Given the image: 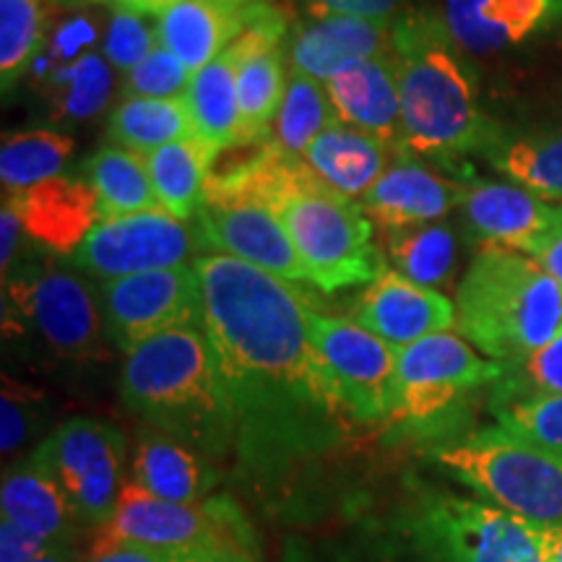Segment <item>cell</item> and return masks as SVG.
Here are the masks:
<instances>
[{"mask_svg": "<svg viewBox=\"0 0 562 562\" xmlns=\"http://www.w3.org/2000/svg\"><path fill=\"white\" fill-rule=\"evenodd\" d=\"M110 91V70L97 55H83L70 68V89L63 100L68 115L83 117L102 108Z\"/></svg>", "mask_w": 562, "mask_h": 562, "instance_id": "60d3db41", "label": "cell"}, {"mask_svg": "<svg viewBox=\"0 0 562 562\" xmlns=\"http://www.w3.org/2000/svg\"><path fill=\"white\" fill-rule=\"evenodd\" d=\"M463 222L484 248H505L531 256L562 216V203H550L513 182H472L463 201Z\"/></svg>", "mask_w": 562, "mask_h": 562, "instance_id": "d6986e66", "label": "cell"}, {"mask_svg": "<svg viewBox=\"0 0 562 562\" xmlns=\"http://www.w3.org/2000/svg\"><path fill=\"white\" fill-rule=\"evenodd\" d=\"M469 188L472 182H459L414 159L409 149H396L381 180L357 203L372 222L385 229H402L442 220L448 211L463 206Z\"/></svg>", "mask_w": 562, "mask_h": 562, "instance_id": "2e32d148", "label": "cell"}, {"mask_svg": "<svg viewBox=\"0 0 562 562\" xmlns=\"http://www.w3.org/2000/svg\"><path fill=\"white\" fill-rule=\"evenodd\" d=\"M159 206L178 220L193 222L206 195V180L214 157L199 140H175L144 154Z\"/></svg>", "mask_w": 562, "mask_h": 562, "instance_id": "f546056e", "label": "cell"}, {"mask_svg": "<svg viewBox=\"0 0 562 562\" xmlns=\"http://www.w3.org/2000/svg\"><path fill=\"white\" fill-rule=\"evenodd\" d=\"M182 562H258L256 542H222L182 554Z\"/></svg>", "mask_w": 562, "mask_h": 562, "instance_id": "f6af8a7d", "label": "cell"}, {"mask_svg": "<svg viewBox=\"0 0 562 562\" xmlns=\"http://www.w3.org/2000/svg\"><path fill=\"white\" fill-rule=\"evenodd\" d=\"M432 456L490 505L544 529H562V456L503 427L435 448Z\"/></svg>", "mask_w": 562, "mask_h": 562, "instance_id": "5b68a950", "label": "cell"}, {"mask_svg": "<svg viewBox=\"0 0 562 562\" xmlns=\"http://www.w3.org/2000/svg\"><path fill=\"white\" fill-rule=\"evenodd\" d=\"M203 245L284 281H305L290 232L271 206L248 199L206 195L195 214Z\"/></svg>", "mask_w": 562, "mask_h": 562, "instance_id": "9a60e30c", "label": "cell"}, {"mask_svg": "<svg viewBox=\"0 0 562 562\" xmlns=\"http://www.w3.org/2000/svg\"><path fill=\"white\" fill-rule=\"evenodd\" d=\"M323 11L357 19H391L404 0H315Z\"/></svg>", "mask_w": 562, "mask_h": 562, "instance_id": "7bdbcfd3", "label": "cell"}, {"mask_svg": "<svg viewBox=\"0 0 562 562\" xmlns=\"http://www.w3.org/2000/svg\"><path fill=\"white\" fill-rule=\"evenodd\" d=\"M339 123V112L328 97L326 83L290 68V81H286L284 102H281L277 123H273L271 144L292 157H305L307 146L323 131Z\"/></svg>", "mask_w": 562, "mask_h": 562, "instance_id": "d6a6232c", "label": "cell"}, {"mask_svg": "<svg viewBox=\"0 0 562 562\" xmlns=\"http://www.w3.org/2000/svg\"><path fill=\"white\" fill-rule=\"evenodd\" d=\"M307 334L339 385L355 422H383L393 409L398 349L355 321L307 311Z\"/></svg>", "mask_w": 562, "mask_h": 562, "instance_id": "5bb4252c", "label": "cell"}, {"mask_svg": "<svg viewBox=\"0 0 562 562\" xmlns=\"http://www.w3.org/2000/svg\"><path fill=\"white\" fill-rule=\"evenodd\" d=\"M209 256L199 224L167 211L102 220L68 256V266L97 281H115L146 271L175 269Z\"/></svg>", "mask_w": 562, "mask_h": 562, "instance_id": "7c38bea8", "label": "cell"}, {"mask_svg": "<svg viewBox=\"0 0 562 562\" xmlns=\"http://www.w3.org/2000/svg\"><path fill=\"white\" fill-rule=\"evenodd\" d=\"M53 0H0V81L11 91L47 40Z\"/></svg>", "mask_w": 562, "mask_h": 562, "instance_id": "e575fe53", "label": "cell"}, {"mask_svg": "<svg viewBox=\"0 0 562 562\" xmlns=\"http://www.w3.org/2000/svg\"><path fill=\"white\" fill-rule=\"evenodd\" d=\"M277 214L290 232L305 281L323 292L372 284L389 269L372 237L370 216L326 182L290 195Z\"/></svg>", "mask_w": 562, "mask_h": 562, "instance_id": "8992f818", "label": "cell"}, {"mask_svg": "<svg viewBox=\"0 0 562 562\" xmlns=\"http://www.w3.org/2000/svg\"><path fill=\"white\" fill-rule=\"evenodd\" d=\"M74 138L58 131H21L9 133L0 146V180L3 193L24 191L37 182L60 178L70 154Z\"/></svg>", "mask_w": 562, "mask_h": 562, "instance_id": "836d02e7", "label": "cell"}, {"mask_svg": "<svg viewBox=\"0 0 562 562\" xmlns=\"http://www.w3.org/2000/svg\"><path fill=\"white\" fill-rule=\"evenodd\" d=\"M102 544L188 554L222 542H252L240 510L229 501L209 497L203 503H172L151 495L136 482H125L112 521L100 529Z\"/></svg>", "mask_w": 562, "mask_h": 562, "instance_id": "8fae6325", "label": "cell"}, {"mask_svg": "<svg viewBox=\"0 0 562 562\" xmlns=\"http://www.w3.org/2000/svg\"><path fill=\"white\" fill-rule=\"evenodd\" d=\"M81 3H100V5H110L112 11H128V13H138V16L159 19L170 9H175L180 0H81Z\"/></svg>", "mask_w": 562, "mask_h": 562, "instance_id": "c3c4849f", "label": "cell"}, {"mask_svg": "<svg viewBox=\"0 0 562 562\" xmlns=\"http://www.w3.org/2000/svg\"><path fill=\"white\" fill-rule=\"evenodd\" d=\"M237 66H240V47L229 45L216 55L209 66L193 74L188 83L186 100L195 140L211 157L222 151L237 149L240 144V104H237Z\"/></svg>", "mask_w": 562, "mask_h": 562, "instance_id": "484cf974", "label": "cell"}, {"mask_svg": "<svg viewBox=\"0 0 562 562\" xmlns=\"http://www.w3.org/2000/svg\"><path fill=\"white\" fill-rule=\"evenodd\" d=\"M492 414L505 432L562 456V393L492 398Z\"/></svg>", "mask_w": 562, "mask_h": 562, "instance_id": "d590c367", "label": "cell"}, {"mask_svg": "<svg viewBox=\"0 0 562 562\" xmlns=\"http://www.w3.org/2000/svg\"><path fill=\"white\" fill-rule=\"evenodd\" d=\"M484 154L513 186H521L544 201L562 203V131H531L513 136L497 133Z\"/></svg>", "mask_w": 562, "mask_h": 562, "instance_id": "83f0119b", "label": "cell"}, {"mask_svg": "<svg viewBox=\"0 0 562 562\" xmlns=\"http://www.w3.org/2000/svg\"><path fill=\"white\" fill-rule=\"evenodd\" d=\"M391 50L398 58L404 149L435 159L487 151L497 131L482 110L472 63L442 13L412 9L398 16Z\"/></svg>", "mask_w": 562, "mask_h": 562, "instance_id": "7a4b0ae2", "label": "cell"}, {"mask_svg": "<svg viewBox=\"0 0 562 562\" xmlns=\"http://www.w3.org/2000/svg\"><path fill=\"white\" fill-rule=\"evenodd\" d=\"M21 232H24V227H21L16 211L3 201V209H0V269H3V279L9 277L13 258H16Z\"/></svg>", "mask_w": 562, "mask_h": 562, "instance_id": "7dc6e473", "label": "cell"}, {"mask_svg": "<svg viewBox=\"0 0 562 562\" xmlns=\"http://www.w3.org/2000/svg\"><path fill=\"white\" fill-rule=\"evenodd\" d=\"M547 562H562V529H550V537H547Z\"/></svg>", "mask_w": 562, "mask_h": 562, "instance_id": "681fc988", "label": "cell"}, {"mask_svg": "<svg viewBox=\"0 0 562 562\" xmlns=\"http://www.w3.org/2000/svg\"><path fill=\"white\" fill-rule=\"evenodd\" d=\"M414 533L435 562H547L550 529L490 503L435 497L422 508Z\"/></svg>", "mask_w": 562, "mask_h": 562, "instance_id": "ba28073f", "label": "cell"}, {"mask_svg": "<svg viewBox=\"0 0 562 562\" xmlns=\"http://www.w3.org/2000/svg\"><path fill=\"white\" fill-rule=\"evenodd\" d=\"M191 79L193 74L186 68V63L175 58L159 42L131 74H125V97L178 100V97H186Z\"/></svg>", "mask_w": 562, "mask_h": 562, "instance_id": "74e56055", "label": "cell"}, {"mask_svg": "<svg viewBox=\"0 0 562 562\" xmlns=\"http://www.w3.org/2000/svg\"><path fill=\"white\" fill-rule=\"evenodd\" d=\"M100 307L110 347L131 355L178 328H203V290L195 266L104 281Z\"/></svg>", "mask_w": 562, "mask_h": 562, "instance_id": "4fadbf2b", "label": "cell"}, {"mask_svg": "<svg viewBox=\"0 0 562 562\" xmlns=\"http://www.w3.org/2000/svg\"><path fill=\"white\" fill-rule=\"evenodd\" d=\"M121 396L154 430L201 453L235 446L214 351L203 328H178L125 355Z\"/></svg>", "mask_w": 562, "mask_h": 562, "instance_id": "3957f363", "label": "cell"}, {"mask_svg": "<svg viewBox=\"0 0 562 562\" xmlns=\"http://www.w3.org/2000/svg\"><path fill=\"white\" fill-rule=\"evenodd\" d=\"M456 328L490 360L518 364L562 331V286L524 252L482 248L456 292Z\"/></svg>", "mask_w": 562, "mask_h": 562, "instance_id": "277c9868", "label": "cell"}, {"mask_svg": "<svg viewBox=\"0 0 562 562\" xmlns=\"http://www.w3.org/2000/svg\"><path fill=\"white\" fill-rule=\"evenodd\" d=\"M273 0H180L157 19L161 45L199 74L245 32L277 13Z\"/></svg>", "mask_w": 562, "mask_h": 562, "instance_id": "e0dca14e", "label": "cell"}, {"mask_svg": "<svg viewBox=\"0 0 562 562\" xmlns=\"http://www.w3.org/2000/svg\"><path fill=\"white\" fill-rule=\"evenodd\" d=\"M529 258H533L562 286V216L542 237V243L531 250Z\"/></svg>", "mask_w": 562, "mask_h": 562, "instance_id": "bcb514c9", "label": "cell"}, {"mask_svg": "<svg viewBox=\"0 0 562 562\" xmlns=\"http://www.w3.org/2000/svg\"><path fill=\"white\" fill-rule=\"evenodd\" d=\"M40 402V393L3 378V396H0V451L3 456L16 453L37 432Z\"/></svg>", "mask_w": 562, "mask_h": 562, "instance_id": "ab89813d", "label": "cell"}, {"mask_svg": "<svg viewBox=\"0 0 562 562\" xmlns=\"http://www.w3.org/2000/svg\"><path fill=\"white\" fill-rule=\"evenodd\" d=\"M349 321L389 341L391 347L402 349L425 336L451 331L456 326V302L414 284L398 271L385 269L381 279L368 284L357 300Z\"/></svg>", "mask_w": 562, "mask_h": 562, "instance_id": "ac0fdd59", "label": "cell"}, {"mask_svg": "<svg viewBox=\"0 0 562 562\" xmlns=\"http://www.w3.org/2000/svg\"><path fill=\"white\" fill-rule=\"evenodd\" d=\"M0 510L5 521L60 544H74L79 529L66 492L34 456L5 472L0 487Z\"/></svg>", "mask_w": 562, "mask_h": 562, "instance_id": "d4e9b609", "label": "cell"}, {"mask_svg": "<svg viewBox=\"0 0 562 562\" xmlns=\"http://www.w3.org/2000/svg\"><path fill=\"white\" fill-rule=\"evenodd\" d=\"M508 364L490 360L461 334L440 331L402 347L396 355L393 422L425 425L459 406L469 393L497 383Z\"/></svg>", "mask_w": 562, "mask_h": 562, "instance_id": "9c48e42d", "label": "cell"}, {"mask_svg": "<svg viewBox=\"0 0 562 562\" xmlns=\"http://www.w3.org/2000/svg\"><path fill=\"white\" fill-rule=\"evenodd\" d=\"M131 482L144 487L161 501L203 503L220 482L206 453L172 435L146 427L136 442L131 463Z\"/></svg>", "mask_w": 562, "mask_h": 562, "instance_id": "cb8c5ba5", "label": "cell"}, {"mask_svg": "<svg viewBox=\"0 0 562 562\" xmlns=\"http://www.w3.org/2000/svg\"><path fill=\"white\" fill-rule=\"evenodd\" d=\"M108 138L121 149L149 154L175 140H195L191 112L182 97L178 100H151V97H125L112 110Z\"/></svg>", "mask_w": 562, "mask_h": 562, "instance_id": "4dcf8cb0", "label": "cell"}, {"mask_svg": "<svg viewBox=\"0 0 562 562\" xmlns=\"http://www.w3.org/2000/svg\"><path fill=\"white\" fill-rule=\"evenodd\" d=\"M385 232H389L385 250L393 271L427 290H435L451 279L459 261V240L448 224L427 222Z\"/></svg>", "mask_w": 562, "mask_h": 562, "instance_id": "1f68e13d", "label": "cell"}, {"mask_svg": "<svg viewBox=\"0 0 562 562\" xmlns=\"http://www.w3.org/2000/svg\"><path fill=\"white\" fill-rule=\"evenodd\" d=\"M83 172H87L83 180L97 193L102 220L161 211L144 154L121 149V146H102L87 159Z\"/></svg>", "mask_w": 562, "mask_h": 562, "instance_id": "f1b7e54d", "label": "cell"}, {"mask_svg": "<svg viewBox=\"0 0 562 562\" xmlns=\"http://www.w3.org/2000/svg\"><path fill=\"white\" fill-rule=\"evenodd\" d=\"M497 383L501 385L495 389V398L562 393V331L529 360L508 364V370Z\"/></svg>", "mask_w": 562, "mask_h": 562, "instance_id": "8d00e7d4", "label": "cell"}, {"mask_svg": "<svg viewBox=\"0 0 562 562\" xmlns=\"http://www.w3.org/2000/svg\"><path fill=\"white\" fill-rule=\"evenodd\" d=\"M193 266L240 459L266 472L336 446L355 417L313 347L297 286L220 252Z\"/></svg>", "mask_w": 562, "mask_h": 562, "instance_id": "6da1fadb", "label": "cell"}, {"mask_svg": "<svg viewBox=\"0 0 562 562\" xmlns=\"http://www.w3.org/2000/svg\"><path fill=\"white\" fill-rule=\"evenodd\" d=\"M74 544H60L53 539H42L37 533L21 529L11 521H0V562H30L45 554L68 550Z\"/></svg>", "mask_w": 562, "mask_h": 562, "instance_id": "b9f144b4", "label": "cell"}, {"mask_svg": "<svg viewBox=\"0 0 562 562\" xmlns=\"http://www.w3.org/2000/svg\"><path fill=\"white\" fill-rule=\"evenodd\" d=\"M3 201L16 211L32 243L60 256H70L102 222L97 193L81 178L60 175L24 191L3 193Z\"/></svg>", "mask_w": 562, "mask_h": 562, "instance_id": "7402d4cb", "label": "cell"}, {"mask_svg": "<svg viewBox=\"0 0 562 562\" xmlns=\"http://www.w3.org/2000/svg\"><path fill=\"white\" fill-rule=\"evenodd\" d=\"M442 19L467 55H492L562 24V0H446Z\"/></svg>", "mask_w": 562, "mask_h": 562, "instance_id": "44dd1931", "label": "cell"}, {"mask_svg": "<svg viewBox=\"0 0 562 562\" xmlns=\"http://www.w3.org/2000/svg\"><path fill=\"white\" fill-rule=\"evenodd\" d=\"M326 89L344 125L404 149L402 83L393 50L349 63L326 81Z\"/></svg>", "mask_w": 562, "mask_h": 562, "instance_id": "603a6c76", "label": "cell"}, {"mask_svg": "<svg viewBox=\"0 0 562 562\" xmlns=\"http://www.w3.org/2000/svg\"><path fill=\"white\" fill-rule=\"evenodd\" d=\"M302 159L328 188L351 201H360L391 165L389 144L344 123L323 131Z\"/></svg>", "mask_w": 562, "mask_h": 562, "instance_id": "4316f807", "label": "cell"}, {"mask_svg": "<svg viewBox=\"0 0 562 562\" xmlns=\"http://www.w3.org/2000/svg\"><path fill=\"white\" fill-rule=\"evenodd\" d=\"M66 492L81 529H104L125 487V438L102 419L74 417L32 453Z\"/></svg>", "mask_w": 562, "mask_h": 562, "instance_id": "30bf717a", "label": "cell"}, {"mask_svg": "<svg viewBox=\"0 0 562 562\" xmlns=\"http://www.w3.org/2000/svg\"><path fill=\"white\" fill-rule=\"evenodd\" d=\"M83 562H182V554H165L138 550V547L97 542L94 550H91V554Z\"/></svg>", "mask_w": 562, "mask_h": 562, "instance_id": "ee69618b", "label": "cell"}, {"mask_svg": "<svg viewBox=\"0 0 562 562\" xmlns=\"http://www.w3.org/2000/svg\"><path fill=\"white\" fill-rule=\"evenodd\" d=\"M159 45L157 24H146V16L128 11H112L104 37V58L112 68L131 74L140 60Z\"/></svg>", "mask_w": 562, "mask_h": 562, "instance_id": "f35d334b", "label": "cell"}, {"mask_svg": "<svg viewBox=\"0 0 562 562\" xmlns=\"http://www.w3.org/2000/svg\"><path fill=\"white\" fill-rule=\"evenodd\" d=\"M391 19H357L323 11L292 26L286 60L292 70L326 83L349 63L391 53Z\"/></svg>", "mask_w": 562, "mask_h": 562, "instance_id": "ffe728a7", "label": "cell"}, {"mask_svg": "<svg viewBox=\"0 0 562 562\" xmlns=\"http://www.w3.org/2000/svg\"><path fill=\"white\" fill-rule=\"evenodd\" d=\"M30 562H81V560L76 558L74 547H68V550H60V552L45 554V558H37V560H30Z\"/></svg>", "mask_w": 562, "mask_h": 562, "instance_id": "f907efd6", "label": "cell"}, {"mask_svg": "<svg viewBox=\"0 0 562 562\" xmlns=\"http://www.w3.org/2000/svg\"><path fill=\"white\" fill-rule=\"evenodd\" d=\"M5 334H32L68 362L108 360L100 300L76 269L26 263L3 279Z\"/></svg>", "mask_w": 562, "mask_h": 562, "instance_id": "52a82bcc", "label": "cell"}]
</instances>
